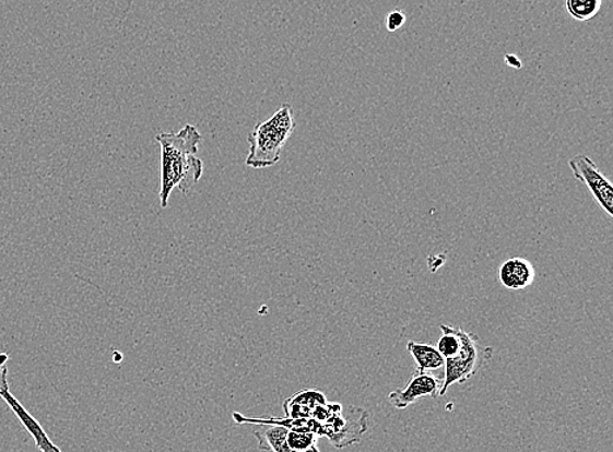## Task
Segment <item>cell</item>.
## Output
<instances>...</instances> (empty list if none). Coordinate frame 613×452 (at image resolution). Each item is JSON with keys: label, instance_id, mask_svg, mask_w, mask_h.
I'll list each match as a JSON object with an SVG mask.
<instances>
[{"label": "cell", "instance_id": "obj_1", "mask_svg": "<svg viewBox=\"0 0 613 452\" xmlns=\"http://www.w3.org/2000/svg\"><path fill=\"white\" fill-rule=\"evenodd\" d=\"M203 141L196 126L186 124L178 132H160L156 142L162 148V189L160 204L168 207L172 192L178 189L188 194L203 176V162L198 157Z\"/></svg>", "mask_w": 613, "mask_h": 452}, {"label": "cell", "instance_id": "obj_2", "mask_svg": "<svg viewBox=\"0 0 613 452\" xmlns=\"http://www.w3.org/2000/svg\"><path fill=\"white\" fill-rule=\"evenodd\" d=\"M295 112L292 105L283 104L268 121L258 123L248 136L249 155L246 165L252 169H266L276 165L282 151L295 131Z\"/></svg>", "mask_w": 613, "mask_h": 452}, {"label": "cell", "instance_id": "obj_3", "mask_svg": "<svg viewBox=\"0 0 613 452\" xmlns=\"http://www.w3.org/2000/svg\"><path fill=\"white\" fill-rule=\"evenodd\" d=\"M492 352V348L479 343L476 335L465 331L462 349L455 357L445 358V376L438 396H445L451 385L468 382L474 377L491 360Z\"/></svg>", "mask_w": 613, "mask_h": 452}, {"label": "cell", "instance_id": "obj_4", "mask_svg": "<svg viewBox=\"0 0 613 452\" xmlns=\"http://www.w3.org/2000/svg\"><path fill=\"white\" fill-rule=\"evenodd\" d=\"M255 437L261 451L321 452L317 448L316 435L278 427V425H259L255 430Z\"/></svg>", "mask_w": 613, "mask_h": 452}, {"label": "cell", "instance_id": "obj_5", "mask_svg": "<svg viewBox=\"0 0 613 452\" xmlns=\"http://www.w3.org/2000/svg\"><path fill=\"white\" fill-rule=\"evenodd\" d=\"M325 435L337 449L352 447L362 441L363 436L369 429L368 411L357 407H350L344 414V409L339 412L323 424Z\"/></svg>", "mask_w": 613, "mask_h": 452}, {"label": "cell", "instance_id": "obj_6", "mask_svg": "<svg viewBox=\"0 0 613 452\" xmlns=\"http://www.w3.org/2000/svg\"><path fill=\"white\" fill-rule=\"evenodd\" d=\"M569 168L573 176L586 185L605 214L613 217V185L598 165L581 153L569 159Z\"/></svg>", "mask_w": 613, "mask_h": 452}, {"label": "cell", "instance_id": "obj_7", "mask_svg": "<svg viewBox=\"0 0 613 452\" xmlns=\"http://www.w3.org/2000/svg\"><path fill=\"white\" fill-rule=\"evenodd\" d=\"M443 388V379L424 371L413 374L404 389H397L389 394V401L396 409H405L420 399L436 397Z\"/></svg>", "mask_w": 613, "mask_h": 452}, {"label": "cell", "instance_id": "obj_8", "mask_svg": "<svg viewBox=\"0 0 613 452\" xmlns=\"http://www.w3.org/2000/svg\"><path fill=\"white\" fill-rule=\"evenodd\" d=\"M0 399H3L5 404L9 405L13 414L17 417V420L23 424L25 430L28 431L33 440H35L39 452H62L61 449H59L57 444L50 440L48 433H46L43 428V425L39 424L36 418L23 407V404L11 394L9 384L0 389Z\"/></svg>", "mask_w": 613, "mask_h": 452}, {"label": "cell", "instance_id": "obj_9", "mask_svg": "<svg viewBox=\"0 0 613 452\" xmlns=\"http://www.w3.org/2000/svg\"><path fill=\"white\" fill-rule=\"evenodd\" d=\"M498 281L509 290H523L535 281L534 265L524 258H511L498 270Z\"/></svg>", "mask_w": 613, "mask_h": 452}, {"label": "cell", "instance_id": "obj_10", "mask_svg": "<svg viewBox=\"0 0 613 452\" xmlns=\"http://www.w3.org/2000/svg\"><path fill=\"white\" fill-rule=\"evenodd\" d=\"M326 403H328V399L322 391L308 389L298 391L286 399L283 409L285 417L310 418L313 411Z\"/></svg>", "mask_w": 613, "mask_h": 452}, {"label": "cell", "instance_id": "obj_11", "mask_svg": "<svg viewBox=\"0 0 613 452\" xmlns=\"http://www.w3.org/2000/svg\"><path fill=\"white\" fill-rule=\"evenodd\" d=\"M408 350L413 360H415L417 373L438 370L444 367L445 358L431 344L410 341L408 343Z\"/></svg>", "mask_w": 613, "mask_h": 452}, {"label": "cell", "instance_id": "obj_12", "mask_svg": "<svg viewBox=\"0 0 613 452\" xmlns=\"http://www.w3.org/2000/svg\"><path fill=\"white\" fill-rule=\"evenodd\" d=\"M439 329L443 335L438 338L437 350L444 358L455 357L463 347L465 331L448 324H441Z\"/></svg>", "mask_w": 613, "mask_h": 452}, {"label": "cell", "instance_id": "obj_13", "mask_svg": "<svg viewBox=\"0 0 613 452\" xmlns=\"http://www.w3.org/2000/svg\"><path fill=\"white\" fill-rule=\"evenodd\" d=\"M603 7V0H565V9L577 22H589L594 19Z\"/></svg>", "mask_w": 613, "mask_h": 452}, {"label": "cell", "instance_id": "obj_14", "mask_svg": "<svg viewBox=\"0 0 613 452\" xmlns=\"http://www.w3.org/2000/svg\"><path fill=\"white\" fill-rule=\"evenodd\" d=\"M405 23V15L401 11H392L386 19V28L389 32H397L402 28Z\"/></svg>", "mask_w": 613, "mask_h": 452}, {"label": "cell", "instance_id": "obj_15", "mask_svg": "<svg viewBox=\"0 0 613 452\" xmlns=\"http://www.w3.org/2000/svg\"><path fill=\"white\" fill-rule=\"evenodd\" d=\"M7 361H9V356L5 354L0 355V389L9 384L7 382V376H9V369H7Z\"/></svg>", "mask_w": 613, "mask_h": 452}, {"label": "cell", "instance_id": "obj_16", "mask_svg": "<svg viewBox=\"0 0 613 452\" xmlns=\"http://www.w3.org/2000/svg\"><path fill=\"white\" fill-rule=\"evenodd\" d=\"M505 62H506V64H508L509 68H511V69H516V70L522 69L521 59H519V58L516 57V56H511V55L506 56V57H505Z\"/></svg>", "mask_w": 613, "mask_h": 452}]
</instances>
